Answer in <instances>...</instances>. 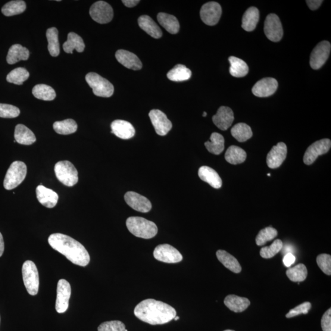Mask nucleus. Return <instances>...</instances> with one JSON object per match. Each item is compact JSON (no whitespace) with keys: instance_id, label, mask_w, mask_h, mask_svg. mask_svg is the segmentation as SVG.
<instances>
[{"instance_id":"obj_1","label":"nucleus","mask_w":331,"mask_h":331,"mask_svg":"<svg viewBox=\"0 0 331 331\" xmlns=\"http://www.w3.org/2000/svg\"><path fill=\"white\" fill-rule=\"evenodd\" d=\"M134 313L138 319L152 325L168 323L176 317V311L173 307L153 299L140 302Z\"/></svg>"},{"instance_id":"obj_2","label":"nucleus","mask_w":331,"mask_h":331,"mask_svg":"<svg viewBox=\"0 0 331 331\" xmlns=\"http://www.w3.org/2000/svg\"><path fill=\"white\" fill-rule=\"evenodd\" d=\"M49 245L56 251L65 256L68 260L80 266H86L90 257L86 249L76 240L65 234H52L48 239Z\"/></svg>"},{"instance_id":"obj_3","label":"nucleus","mask_w":331,"mask_h":331,"mask_svg":"<svg viewBox=\"0 0 331 331\" xmlns=\"http://www.w3.org/2000/svg\"><path fill=\"white\" fill-rule=\"evenodd\" d=\"M126 224L129 232L140 238L152 239L158 233V227L155 223L142 217H129Z\"/></svg>"},{"instance_id":"obj_4","label":"nucleus","mask_w":331,"mask_h":331,"mask_svg":"<svg viewBox=\"0 0 331 331\" xmlns=\"http://www.w3.org/2000/svg\"><path fill=\"white\" fill-rule=\"evenodd\" d=\"M27 168L23 161L13 162L8 169L3 182L5 189L7 190H13L26 179Z\"/></svg>"},{"instance_id":"obj_5","label":"nucleus","mask_w":331,"mask_h":331,"mask_svg":"<svg viewBox=\"0 0 331 331\" xmlns=\"http://www.w3.org/2000/svg\"><path fill=\"white\" fill-rule=\"evenodd\" d=\"M86 80L96 96L99 97L109 98L114 94L113 85L98 74L89 73L86 75Z\"/></svg>"},{"instance_id":"obj_6","label":"nucleus","mask_w":331,"mask_h":331,"mask_svg":"<svg viewBox=\"0 0 331 331\" xmlns=\"http://www.w3.org/2000/svg\"><path fill=\"white\" fill-rule=\"evenodd\" d=\"M56 177L67 187H73L78 182V172L74 166L68 161H59L55 166Z\"/></svg>"},{"instance_id":"obj_7","label":"nucleus","mask_w":331,"mask_h":331,"mask_svg":"<svg viewBox=\"0 0 331 331\" xmlns=\"http://www.w3.org/2000/svg\"><path fill=\"white\" fill-rule=\"evenodd\" d=\"M22 271L27 291L30 295H36L39 290V279L35 264L32 261H26L23 264Z\"/></svg>"},{"instance_id":"obj_8","label":"nucleus","mask_w":331,"mask_h":331,"mask_svg":"<svg viewBox=\"0 0 331 331\" xmlns=\"http://www.w3.org/2000/svg\"><path fill=\"white\" fill-rule=\"evenodd\" d=\"M90 15L96 23L105 24L110 23L114 17L113 9L108 3L99 1L90 9Z\"/></svg>"},{"instance_id":"obj_9","label":"nucleus","mask_w":331,"mask_h":331,"mask_svg":"<svg viewBox=\"0 0 331 331\" xmlns=\"http://www.w3.org/2000/svg\"><path fill=\"white\" fill-rule=\"evenodd\" d=\"M264 33L267 38L273 42H279L283 34L282 25L276 14L268 15L264 22Z\"/></svg>"},{"instance_id":"obj_10","label":"nucleus","mask_w":331,"mask_h":331,"mask_svg":"<svg viewBox=\"0 0 331 331\" xmlns=\"http://www.w3.org/2000/svg\"><path fill=\"white\" fill-rule=\"evenodd\" d=\"M154 256L156 260L166 263H177L183 260L180 253L169 244L158 245L154 250Z\"/></svg>"},{"instance_id":"obj_11","label":"nucleus","mask_w":331,"mask_h":331,"mask_svg":"<svg viewBox=\"0 0 331 331\" xmlns=\"http://www.w3.org/2000/svg\"><path fill=\"white\" fill-rule=\"evenodd\" d=\"M331 147V141L329 139H323L312 143L308 147L304 156V163L307 165L314 163L320 155L328 152Z\"/></svg>"},{"instance_id":"obj_12","label":"nucleus","mask_w":331,"mask_h":331,"mask_svg":"<svg viewBox=\"0 0 331 331\" xmlns=\"http://www.w3.org/2000/svg\"><path fill=\"white\" fill-rule=\"evenodd\" d=\"M331 46L327 40H323L315 47L312 51L311 59V67L314 70H318L326 63L330 52Z\"/></svg>"},{"instance_id":"obj_13","label":"nucleus","mask_w":331,"mask_h":331,"mask_svg":"<svg viewBox=\"0 0 331 331\" xmlns=\"http://www.w3.org/2000/svg\"><path fill=\"white\" fill-rule=\"evenodd\" d=\"M222 12L221 6L217 2L205 3L200 11V16L203 23L208 26H213L220 20Z\"/></svg>"},{"instance_id":"obj_14","label":"nucleus","mask_w":331,"mask_h":331,"mask_svg":"<svg viewBox=\"0 0 331 331\" xmlns=\"http://www.w3.org/2000/svg\"><path fill=\"white\" fill-rule=\"evenodd\" d=\"M57 299H56L55 309L59 314L65 313L68 310L69 301L71 295L70 283L66 280L60 279L58 281L57 289Z\"/></svg>"},{"instance_id":"obj_15","label":"nucleus","mask_w":331,"mask_h":331,"mask_svg":"<svg viewBox=\"0 0 331 331\" xmlns=\"http://www.w3.org/2000/svg\"><path fill=\"white\" fill-rule=\"evenodd\" d=\"M149 115L156 133L162 136L167 135L173 127L167 115L158 109H153L149 112Z\"/></svg>"},{"instance_id":"obj_16","label":"nucleus","mask_w":331,"mask_h":331,"mask_svg":"<svg viewBox=\"0 0 331 331\" xmlns=\"http://www.w3.org/2000/svg\"><path fill=\"white\" fill-rule=\"evenodd\" d=\"M278 88V82L274 78L267 77L258 81L252 89V93L257 97L265 98L273 95Z\"/></svg>"},{"instance_id":"obj_17","label":"nucleus","mask_w":331,"mask_h":331,"mask_svg":"<svg viewBox=\"0 0 331 331\" xmlns=\"http://www.w3.org/2000/svg\"><path fill=\"white\" fill-rule=\"evenodd\" d=\"M127 204L136 211L147 213L151 210L152 204L148 198L136 192H129L125 195Z\"/></svg>"},{"instance_id":"obj_18","label":"nucleus","mask_w":331,"mask_h":331,"mask_svg":"<svg viewBox=\"0 0 331 331\" xmlns=\"http://www.w3.org/2000/svg\"><path fill=\"white\" fill-rule=\"evenodd\" d=\"M287 155V147L285 143L279 142L274 146L267 156L268 168L276 169L282 164Z\"/></svg>"},{"instance_id":"obj_19","label":"nucleus","mask_w":331,"mask_h":331,"mask_svg":"<svg viewBox=\"0 0 331 331\" xmlns=\"http://www.w3.org/2000/svg\"><path fill=\"white\" fill-rule=\"evenodd\" d=\"M234 119L232 109L226 106H221L217 113L212 117L214 123L221 130L225 131L232 126Z\"/></svg>"},{"instance_id":"obj_20","label":"nucleus","mask_w":331,"mask_h":331,"mask_svg":"<svg viewBox=\"0 0 331 331\" xmlns=\"http://www.w3.org/2000/svg\"><path fill=\"white\" fill-rule=\"evenodd\" d=\"M115 58L123 66L131 70H139L142 67L139 58L133 53L126 50H118L115 54Z\"/></svg>"},{"instance_id":"obj_21","label":"nucleus","mask_w":331,"mask_h":331,"mask_svg":"<svg viewBox=\"0 0 331 331\" xmlns=\"http://www.w3.org/2000/svg\"><path fill=\"white\" fill-rule=\"evenodd\" d=\"M111 133L122 139H129L135 134V129L129 121L122 120H114L111 123Z\"/></svg>"},{"instance_id":"obj_22","label":"nucleus","mask_w":331,"mask_h":331,"mask_svg":"<svg viewBox=\"0 0 331 331\" xmlns=\"http://www.w3.org/2000/svg\"><path fill=\"white\" fill-rule=\"evenodd\" d=\"M36 192L37 199L45 207L51 209L57 205L58 195L52 190L40 185L37 187Z\"/></svg>"},{"instance_id":"obj_23","label":"nucleus","mask_w":331,"mask_h":331,"mask_svg":"<svg viewBox=\"0 0 331 331\" xmlns=\"http://www.w3.org/2000/svg\"><path fill=\"white\" fill-rule=\"evenodd\" d=\"M198 176L202 181L207 182L215 189H219L222 186V180L219 175L210 167L204 166L200 168Z\"/></svg>"},{"instance_id":"obj_24","label":"nucleus","mask_w":331,"mask_h":331,"mask_svg":"<svg viewBox=\"0 0 331 331\" xmlns=\"http://www.w3.org/2000/svg\"><path fill=\"white\" fill-rule=\"evenodd\" d=\"M224 305L227 308L236 313H240L245 311L251 305V301L246 298L240 297V296L230 295L224 299Z\"/></svg>"},{"instance_id":"obj_25","label":"nucleus","mask_w":331,"mask_h":331,"mask_svg":"<svg viewBox=\"0 0 331 331\" xmlns=\"http://www.w3.org/2000/svg\"><path fill=\"white\" fill-rule=\"evenodd\" d=\"M14 137L17 143L26 146L32 145L36 140L32 131L22 124H18L15 127Z\"/></svg>"},{"instance_id":"obj_26","label":"nucleus","mask_w":331,"mask_h":331,"mask_svg":"<svg viewBox=\"0 0 331 331\" xmlns=\"http://www.w3.org/2000/svg\"><path fill=\"white\" fill-rule=\"evenodd\" d=\"M138 24L142 30L155 39H159L162 36L160 28L148 15H142L138 18Z\"/></svg>"},{"instance_id":"obj_27","label":"nucleus","mask_w":331,"mask_h":331,"mask_svg":"<svg viewBox=\"0 0 331 331\" xmlns=\"http://www.w3.org/2000/svg\"><path fill=\"white\" fill-rule=\"evenodd\" d=\"M29 56V50L17 44V45H12L9 48L6 60L8 64L14 65L20 60H27Z\"/></svg>"},{"instance_id":"obj_28","label":"nucleus","mask_w":331,"mask_h":331,"mask_svg":"<svg viewBox=\"0 0 331 331\" xmlns=\"http://www.w3.org/2000/svg\"><path fill=\"white\" fill-rule=\"evenodd\" d=\"M260 19V12L255 7L249 8L243 15L242 29L246 32H252L256 29Z\"/></svg>"},{"instance_id":"obj_29","label":"nucleus","mask_w":331,"mask_h":331,"mask_svg":"<svg viewBox=\"0 0 331 331\" xmlns=\"http://www.w3.org/2000/svg\"><path fill=\"white\" fill-rule=\"evenodd\" d=\"M216 255L220 263L233 273L238 274L242 271V267L240 266L239 261L229 253L223 251V250H219L217 252Z\"/></svg>"},{"instance_id":"obj_30","label":"nucleus","mask_w":331,"mask_h":331,"mask_svg":"<svg viewBox=\"0 0 331 331\" xmlns=\"http://www.w3.org/2000/svg\"><path fill=\"white\" fill-rule=\"evenodd\" d=\"M63 48L67 54H73L74 49L81 53L83 52L85 49V44L82 37L77 34L70 32L68 34V40L64 44Z\"/></svg>"},{"instance_id":"obj_31","label":"nucleus","mask_w":331,"mask_h":331,"mask_svg":"<svg viewBox=\"0 0 331 331\" xmlns=\"http://www.w3.org/2000/svg\"><path fill=\"white\" fill-rule=\"evenodd\" d=\"M158 23L171 34H177L180 29L177 18L173 15L160 12L157 15Z\"/></svg>"},{"instance_id":"obj_32","label":"nucleus","mask_w":331,"mask_h":331,"mask_svg":"<svg viewBox=\"0 0 331 331\" xmlns=\"http://www.w3.org/2000/svg\"><path fill=\"white\" fill-rule=\"evenodd\" d=\"M230 63V73L232 76L243 77L248 74L249 68L244 61L236 57L229 58Z\"/></svg>"},{"instance_id":"obj_33","label":"nucleus","mask_w":331,"mask_h":331,"mask_svg":"<svg viewBox=\"0 0 331 331\" xmlns=\"http://www.w3.org/2000/svg\"><path fill=\"white\" fill-rule=\"evenodd\" d=\"M191 76V70L183 65H176L167 74L168 79L174 82H183L190 79Z\"/></svg>"},{"instance_id":"obj_34","label":"nucleus","mask_w":331,"mask_h":331,"mask_svg":"<svg viewBox=\"0 0 331 331\" xmlns=\"http://www.w3.org/2000/svg\"><path fill=\"white\" fill-rule=\"evenodd\" d=\"M211 141L205 142L204 145L208 151L214 155H220L224 149V139L221 134L213 133L211 136Z\"/></svg>"},{"instance_id":"obj_35","label":"nucleus","mask_w":331,"mask_h":331,"mask_svg":"<svg viewBox=\"0 0 331 331\" xmlns=\"http://www.w3.org/2000/svg\"><path fill=\"white\" fill-rule=\"evenodd\" d=\"M224 158L230 164H238L245 161L246 154L245 151L239 147L232 146L227 149Z\"/></svg>"},{"instance_id":"obj_36","label":"nucleus","mask_w":331,"mask_h":331,"mask_svg":"<svg viewBox=\"0 0 331 331\" xmlns=\"http://www.w3.org/2000/svg\"><path fill=\"white\" fill-rule=\"evenodd\" d=\"M47 39L48 42V50L52 57H58L60 54V44L58 42V31L55 27L47 30Z\"/></svg>"},{"instance_id":"obj_37","label":"nucleus","mask_w":331,"mask_h":331,"mask_svg":"<svg viewBox=\"0 0 331 331\" xmlns=\"http://www.w3.org/2000/svg\"><path fill=\"white\" fill-rule=\"evenodd\" d=\"M26 3L22 0L9 2L3 6L2 12L5 16L10 17L20 14L26 10Z\"/></svg>"},{"instance_id":"obj_38","label":"nucleus","mask_w":331,"mask_h":331,"mask_svg":"<svg viewBox=\"0 0 331 331\" xmlns=\"http://www.w3.org/2000/svg\"><path fill=\"white\" fill-rule=\"evenodd\" d=\"M32 93L34 97L43 101H52L56 97L54 89L45 84H38L34 86Z\"/></svg>"},{"instance_id":"obj_39","label":"nucleus","mask_w":331,"mask_h":331,"mask_svg":"<svg viewBox=\"0 0 331 331\" xmlns=\"http://www.w3.org/2000/svg\"><path fill=\"white\" fill-rule=\"evenodd\" d=\"M232 136L239 142H245L253 136L251 128L245 123H239L234 126L231 130Z\"/></svg>"},{"instance_id":"obj_40","label":"nucleus","mask_w":331,"mask_h":331,"mask_svg":"<svg viewBox=\"0 0 331 331\" xmlns=\"http://www.w3.org/2000/svg\"><path fill=\"white\" fill-rule=\"evenodd\" d=\"M55 132L62 135H68L76 132L77 125L73 119H67L63 121H56L53 125Z\"/></svg>"},{"instance_id":"obj_41","label":"nucleus","mask_w":331,"mask_h":331,"mask_svg":"<svg viewBox=\"0 0 331 331\" xmlns=\"http://www.w3.org/2000/svg\"><path fill=\"white\" fill-rule=\"evenodd\" d=\"M288 279L295 282H303L307 277V267L304 264H299L295 267L289 268L286 272Z\"/></svg>"},{"instance_id":"obj_42","label":"nucleus","mask_w":331,"mask_h":331,"mask_svg":"<svg viewBox=\"0 0 331 331\" xmlns=\"http://www.w3.org/2000/svg\"><path fill=\"white\" fill-rule=\"evenodd\" d=\"M30 76L29 71L24 68H17L11 71L7 75L6 80L9 83L15 84V85H23L25 81H26Z\"/></svg>"},{"instance_id":"obj_43","label":"nucleus","mask_w":331,"mask_h":331,"mask_svg":"<svg viewBox=\"0 0 331 331\" xmlns=\"http://www.w3.org/2000/svg\"><path fill=\"white\" fill-rule=\"evenodd\" d=\"M283 247V243L282 240L277 239L270 246H264L261 249L260 252L261 257L265 259L273 258L282 251Z\"/></svg>"},{"instance_id":"obj_44","label":"nucleus","mask_w":331,"mask_h":331,"mask_svg":"<svg viewBox=\"0 0 331 331\" xmlns=\"http://www.w3.org/2000/svg\"><path fill=\"white\" fill-rule=\"evenodd\" d=\"M278 234L277 231L272 227H267L261 230L256 237V243L257 245L261 246L268 241L276 238Z\"/></svg>"},{"instance_id":"obj_45","label":"nucleus","mask_w":331,"mask_h":331,"mask_svg":"<svg viewBox=\"0 0 331 331\" xmlns=\"http://www.w3.org/2000/svg\"><path fill=\"white\" fill-rule=\"evenodd\" d=\"M19 109L14 106L0 103V117L13 118L20 115Z\"/></svg>"},{"instance_id":"obj_46","label":"nucleus","mask_w":331,"mask_h":331,"mask_svg":"<svg viewBox=\"0 0 331 331\" xmlns=\"http://www.w3.org/2000/svg\"><path fill=\"white\" fill-rule=\"evenodd\" d=\"M126 325L120 321H106L100 324L98 331H125Z\"/></svg>"},{"instance_id":"obj_47","label":"nucleus","mask_w":331,"mask_h":331,"mask_svg":"<svg viewBox=\"0 0 331 331\" xmlns=\"http://www.w3.org/2000/svg\"><path fill=\"white\" fill-rule=\"evenodd\" d=\"M317 262L318 267L327 276L331 274V257L327 254H321L318 256Z\"/></svg>"},{"instance_id":"obj_48","label":"nucleus","mask_w":331,"mask_h":331,"mask_svg":"<svg viewBox=\"0 0 331 331\" xmlns=\"http://www.w3.org/2000/svg\"><path fill=\"white\" fill-rule=\"evenodd\" d=\"M312 305L311 302H305L297 306V307L292 309L288 314L286 315L287 318H290L298 316L301 314H307L311 310Z\"/></svg>"},{"instance_id":"obj_49","label":"nucleus","mask_w":331,"mask_h":331,"mask_svg":"<svg viewBox=\"0 0 331 331\" xmlns=\"http://www.w3.org/2000/svg\"><path fill=\"white\" fill-rule=\"evenodd\" d=\"M321 327L323 331H331V309L329 308L321 318Z\"/></svg>"},{"instance_id":"obj_50","label":"nucleus","mask_w":331,"mask_h":331,"mask_svg":"<svg viewBox=\"0 0 331 331\" xmlns=\"http://www.w3.org/2000/svg\"><path fill=\"white\" fill-rule=\"evenodd\" d=\"M295 261L296 257L292 253H287L283 260L284 265L287 267L291 266L292 264L295 263Z\"/></svg>"},{"instance_id":"obj_51","label":"nucleus","mask_w":331,"mask_h":331,"mask_svg":"<svg viewBox=\"0 0 331 331\" xmlns=\"http://www.w3.org/2000/svg\"><path fill=\"white\" fill-rule=\"evenodd\" d=\"M307 5L308 6L309 8L311 10H316L321 5V3H323V1H320V0H307L306 1Z\"/></svg>"},{"instance_id":"obj_52","label":"nucleus","mask_w":331,"mask_h":331,"mask_svg":"<svg viewBox=\"0 0 331 331\" xmlns=\"http://www.w3.org/2000/svg\"><path fill=\"white\" fill-rule=\"evenodd\" d=\"M140 2L139 0H123L122 3L128 8H133Z\"/></svg>"},{"instance_id":"obj_53","label":"nucleus","mask_w":331,"mask_h":331,"mask_svg":"<svg viewBox=\"0 0 331 331\" xmlns=\"http://www.w3.org/2000/svg\"><path fill=\"white\" fill-rule=\"evenodd\" d=\"M4 240H3L2 234L0 233V257H2L3 252H4Z\"/></svg>"},{"instance_id":"obj_54","label":"nucleus","mask_w":331,"mask_h":331,"mask_svg":"<svg viewBox=\"0 0 331 331\" xmlns=\"http://www.w3.org/2000/svg\"><path fill=\"white\" fill-rule=\"evenodd\" d=\"M174 320H175V321L179 320V317H177V316H176V317H175V318H174Z\"/></svg>"},{"instance_id":"obj_55","label":"nucleus","mask_w":331,"mask_h":331,"mask_svg":"<svg viewBox=\"0 0 331 331\" xmlns=\"http://www.w3.org/2000/svg\"><path fill=\"white\" fill-rule=\"evenodd\" d=\"M202 116H203V117H206V116H207V113H206V112H204V113H203Z\"/></svg>"},{"instance_id":"obj_56","label":"nucleus","mask_w":331,"mask_h":331,"mask_svg":"<svg viewBox=\"0 0 331 331\" xmlns=\"http://www.w3.org/2000/svg\"><path fill=\"white\" fill-rule=\"evenodd\" d=\"M224 331H235V330L227 329V330H224Z\"/></svg>"},{"instance_id":"obj_57","label":"nucleus","mask_w":331,"mask_h":331,"mask_svg":"<svg viewBox=\"0 0 331 331\" xmlns=\"http://www.w3.org/2000/svg\"><path fill=\"white\" fill-rule=\"evenodd\" d=\"M267 176H271V174H267Z\"/></svg>"},{"instance_id":"obj_58","label":"nucleus","mask_w":331,"mask_h":331,"mask_svg":"<svg viewBox=\"0 0 331 331\" xmlns=\"http://www.w3.org/2000/svg\"><path fill=\"white\" fill-rule=\"evenodd\" d=\"M125 331H128V330H127V329H126V330H125Z\"/></svg>"}]
</instances>
